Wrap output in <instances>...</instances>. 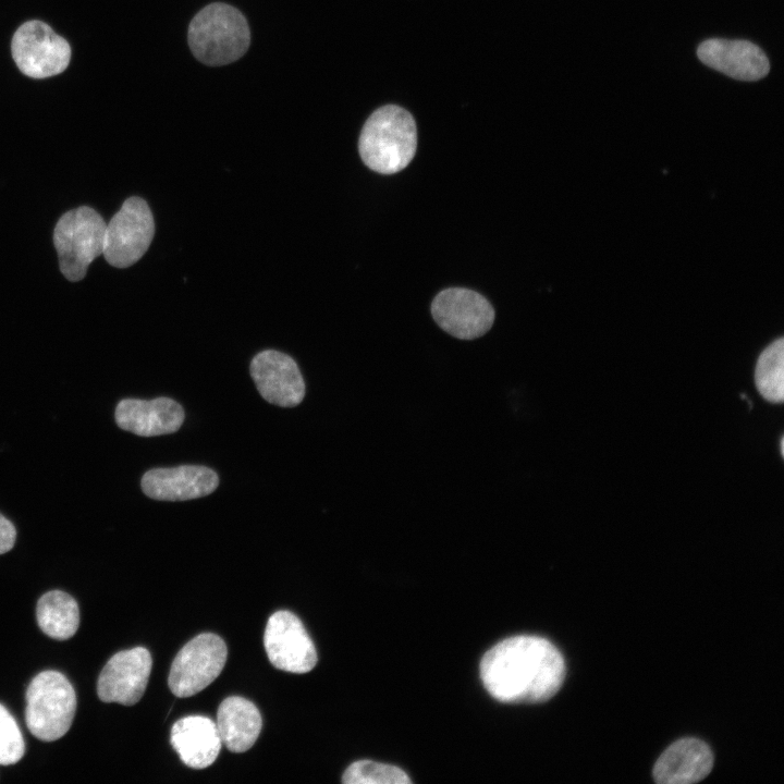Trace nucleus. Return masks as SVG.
<instances>
[{"label":"nucleus","instance_id":"f257e3e1","mask_svg":"<svg viewBox=\"0 0 784 784\" xmlns=\"http://www.w3.org/2000/svg\"><path fill=\"white\" fill-rule=\"evenodd\" d=\"M564 658L548 639L512 636L482 657L480 677L487 691L509 703L543 702L552 698L565 678Z\"/></svg>","mask_w":784,"mask_h":784},{"label":"nucleus","instance_id":"f03ea898","mask_svg":"<svg viewBox=\"0 0 784 784\" xmlns=\"http://www.w3.org/2000/svg\"><path fill=\"white\" fill-rule=\"evenodd\" d=\"M417 148V130L405 109L387 105L365 122L358 142L363 162L372 171L393 174L409 164Z\"/></svg>","mask_w":784,"mask_h":784},{"label":"nucleus","instance_id":"7ed1b4c3","mask_svg":"<svg viewBox=\"0 0 784 784\" xmlns=\"http://www.w3.org/2000/svg\"><path fill=\"white\" fill-rule=\"evenodd\" d=\"M249 42L250 32L246 19L226 3L205 7L188 27L189 48L207 65H224L240 59Z\"/></svg>","mask_w":784,"mask_h":784},{"label":"nucleus","instance_id":"20e7f679","mask_svg":"<svg viewBox=\"0 0 784 784\" xmlns=\"http://www.w3.org/2000/svg\"><path fill=\"white\" fill-rule=\"evenodd\" d=\"M76 694L58 671H42L26 689L25 722L40 740L61 738L71 727L76 711Z\"/></svg>","mask_w":784,"mask_h":784},{"label":"nucleus","instance_id":"39448f33","mask_svg":"<svg viewBox=\"0 0 784 784\" xmlns=\"http://www.w3.org/2000/svg\"><path fill=\"white\" fill-rule=\"evenodd\" d=\"M106 223L93 208L82 206L65 212L57 222L53 243L62 274L82 280L91 261L103 253Z\"/></svg>","mask_w":784,"mask_h":784},{"label":"nucleus","instance_id":"423d86ee","mask_svg":"<svg viewBox=\"0 0 784 784\" xmlns=\"http://www.w3.org/2000/svg\"><path fill=\"white\" fill-rule=\"evenodd\" d=\"M155 234V222L147 203L127 198L106 225L103 255L115 268H126L147 252Z\"/></svg>","mask_w":784,"mask_h":784},{"label":"nucleus","instance_id":"0eeeda50","mask_svg":"<svg viewBox=\"0 0 784 784\" xmlns=\"http://www.w3.org/2000/svg\"><path fill=\"white\" fill-rule=\"evenodd\" d=\"M228 658L223 639L204 633L189 640L174 658L168 678L176 697H191L205 689L221 673Z\"/></svg>","mask_w":784,"mask_h":784},{"label":"nucleus","instance_id":"6e6552de","mask_svg":"<svg viewBox=\"0 0 784 784\" xmlns=\"http://www.w3.org/2000/svg\"><path fill=\"white\" fill-rule=\"evenodd\" d=\"M11 52L19 70L32 78L60 74L71 59L70 44L38 20L27 21L16 29Z\"/></svg>","mask_w":784,"mask_h":784},{"label":"nucleus","instance_id":"1a4fd4ad","mask_svg":"<svg viewBox=\"0 0 784 784\" xmlns=\"http://www.w3.org/2000/svg\"><path fill=\"white\" fill-rule=\"evenodd\" d=\"M431 315L446 333L460 340H474L486 334L493 324L494 309L479 293L450 287L432 301Z\"/></svg>","mask_w":784,"mask_h":784},{"label":"nucleus","instance_id":"9d476101","mask_svg":"<svg viewBox=\"0 0 784 784\" xmlns=\"http://www.w3.org/2000/svg\"><path fill=\"white\" fill-rule=\"evenodd\" d=\"M264 645L271 664L285 672L307 673L318 660L315 645L303 623L286 610L277 611L269 617Z\"/></svg>","mask_w":784,"mask_h":784},{"label":"nucleus","instance_id":"9b49d317","mask_svg":"<svg viewBox=\"0 0 784 784\" xmlns=\"http://www.w3.org/2000/svg\"><path fill=\"white\" fill-rule=\"evenodd\" d=\"M152 660L144 647L122 650L112 656L101 670L97 694L101 701L133 706L143 697Z\"/></svg>","mask_w":784,"mask_h":784},{"label":"nucleus","instance_id":"f8f14e48","mask_svg":"<svg viewBox=\"0 0 784 784\" xmlns=\"http://www.w3.org/2000/svg\"><path fill=\"white\" fill-rule=\"evenodd\" d=\"M250 376L270 404L294 407L305 396V381L295 360L279 351L265 350L250 362Z\"/></svg>","mask_w":784,"mask_h":784},{"label":"nucleus","instance_id":"ddd939ff","mask_svg":"<svg viewBox=\"0 0 784 784\" xmlns=\"http://www.w3.org/2000/svg\"><path fill=\"white\" fill-rule=\"evenodd\" d=\"M218 486L217 473L201 465L152 468L140 480L143 492L158 501H187L206 497Z\"/></svg>","mask_w":784,"mask_h":784},{"label":"nucleus","instance_id":"4468645a","mask_svg":"<svg viewBox=\"0 0 784 784\" xmlns=\"http://www.w3.org/2000/svg\"><path fill=\"white\" fill-rule=\"evenodd\" d=\"M184 409L170 397L124 399L115 407V422L122 430L140 437L174 433L184 421Z\"/></svg>","mask_w":784,"mask_h":784},{"label":"nucleus","instance_id":"2eb2a0df","mask_svg":"<svg viewBox=\"0 0 784 784\" xmlns=\"http://www.w3.org/2000/svg\"><path fill=\"white\" fill-rule=\"evenodd\" d=\"M697 54L706 65L739 81H758L770 70L764 52L747 40L708 39Z\"/></svg>","mask_w":784,"mask_h":784},{"label":"nucleus","instance_id":"dca6fc26","mask_svg":"<svg viewBox=\"0 0 784 784\" xmlns=\"http://www.w3.org/2000/svg\"><path fill=\"white\" fill-rule=\"evenodd\" d=\"M713 754L697 738H682L669 746L653 767L660 784H691L703 780L712 770Z\"/></svg>","mask_w":784,"mask_h":784},{"label":"nucleus","instance_id":"f3484780","mask_svg":"<svg viewBox=\"0 0 784 784\" xmlns=\"http://www.w3.org/2000/svg\"><path fill=\"white\" fill-rule=\"evenodd\" d=\"M170 738L181 760L193 769L211 765L222 745L216 723L203 715H189L176 721Z\"/></svg>","mask_w":784,"mask_h":784},{"label":"nucleus","instance_id":"a211bd4d","mask_svg":"<svg viewBox=\"0 0 784 784\" xmlns=\"http://www.w3.org/2000/svg\"><path fill=\"white\" fill-rule=\"evenodd\" d=\"M217 730L221 743L232 752H244L257 740L262 720L258 708L249 700L231 696L217 712Z\"/></svg>","mask_w":784,"mask_h":784},{"label":"nucleus","instance_id":"6ab92c4d","mask_svg":"<svg viewBox=\"0 0 784 784\" xmlns=\"http://www.w3.org/2000/svg\"><path fill=\"white\" fill-rule=\"evenodd\" d=\"M36 615L40 629L53 639H69L79 626L77 602L61 590L44 593L37 602Z\"/></svg>","mask_w":784,"mask_h":784},{"label":"nucleus","instance_id":"aec40b11","mask_svg":"<svg viewBox=\"0 0 784 784\" xmlns=\"http://www.w3.org/2000/svg\"><path fill=\"white\" fill-rule=\"evenodd\" d=\"M784 340L773 341L760 354L755 382L759 393L771 403H782L784 396Z\"/></svg>","mask_w":784,"mask_h":784},{"label":"nucleus","instance_id":"412c9836","mask_svg":"<svg viewBox=\"0 0 784 784\" xmlns=\"http://www.w3.org/2000/svg\"><path fill=\"white\" fill-rule=\"evenodd\" d=\"M342 782L345 784H411L412 780L395 765L359 760L344 771Z\"/></svg>","mask_w":784,"mask_h":784},{"label":"nucleus","instance_id":"4be33fe9","mask_svg":"<svg viewBox=\"0 0 784 784\" xmlns=\"http://www.w3.org/2000/svg\"><path fill=\"white\" fill-rule=\"evenodd\" d=\"M24 754L25 743L21 730L12 714L0 703V764H14Z\"/></svg>","mask_w":784,"mask_h":784},{"label":"nucleus","instance_id":"5701e85b","mask_svg":"<svg viewBox=\"0 0 784 784\" xmlns=\"http://www.w3.org/2000/svg\"><path fill=\"white\" fill-rule=\"evenodd\" d=\"M16 539V529L14 525L0 514V554L10 551Z\"/></svg>","mask_w":784,"mask_h":784}]
</instances>
